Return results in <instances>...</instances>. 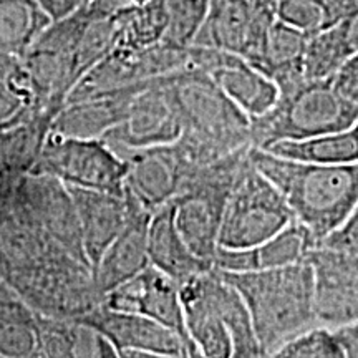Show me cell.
I'll return each instance as SVG.
<instances>
[{
    "label": "cell",
    "instance_id": "6da1fadb",
    "mask_svg": "<svg viewBox=\"0 0 358 358\" xmlns=\"http://www.w3.org/2000/svg\"><path fill=\"white\" fill-rule=\"evenodd\" d=\"M115 12L98 2L52 20L24 53L35 106L60 113L80 80L111 52Z\"/></svg>",
    "mask_w": 358,
    "mask_h": 358
},
{
    "label": "cell",
    "instance_id": "f1b7e54d",
    "mask_svg": "<svg viewBox=\"0 0 358 358\" xmlns=\"http://www.w3.org/2000/svg\"><path fill=\"white\" fill-rule=\"evenodd\" d=\"M275 17L307 35L320 32L337 22L330 0H275Z\"/></svg>",
    "mask_w": 358,
    "mask_h": 358
},
{
    "label": "cell",
    "instance_id": "5bb4252c",
    "mask_svg": "<svg viewBox=\"0 0 358 358\" xmlns=\"http://www.w3.org/2000/svg\"><path fill=\"white\" fill-rule=\"evenodd\" d=\"M315 284L319 325L337 330L358 324V256L317 245L307 259Z\"/></svg>",
    "mask_w": 358,
    "mask_h": 358
},
{
    "label": "cell",
    "instance_id": "836d02e7",
    "mask_svg": "<svg viewBox=\"0 0 358 358\" xmlns=\"http://www.w3.org/2000/svg\"><path fill=\"white\" fill-rule=\"evenodd\" d=\"M334 85L343 96L358 105V53L337 71Z\"/></svg>",
    "mask_w": 358,
    "mask_h": 358
},
{
    "label": "cell",
    "instance_id": "ba28073f",
    "mask_svg": "<svg viewBox=\"0 0 358 358\" xmlns=\"http://www.w3.org/2000/svg\"><path fill=\"white\" fill-rule=\"evenodd\" d=\"M295 221L297 219L279 187L250 159L224 209L219 248H256Z\"/></svg>",
    "mask_w": 358,
    "mask_h": 358
},
{
    "label": "cell",
    "instance_id": "8992f818",
    "mask_svg": "<svg viewBox=\"0 0 358 358\" xmlns=\"http://www.w3.org/2000/svg\"><path fill=\"white\" fill-rule=\"evenodd\" d=\"M252 122V145L267 148L342 131L358 123V105L335 88L332 80L303 78L279 92L275 105Z\"/></svg>",
    "mask_w": 358,
    "mask_h": 358
},
{
    "label": "cell",
    "instance_id": "d6986e66",
    "mask_svg": "<svg viewBox=\"0 0 358 358\" xmlns=\"http://www.w3.org/2000/svg\"><path fill=\"white\" fill-rule=\"evenodd\" d=\"M57 115V111L34 106L17 122L0 128V196L32 173Z\"/></svg>",
    "mask_w": 358,
    "mask_h": 358
},
{
    "label": "cell",
    "instance_id": "d590c367",
    "mask_svg": "<svg viewBox=\"0 0 358 358\" xmlns=\"http://www.w3.org/2000/svg\"><path fill=\"white\" fill-rule=\"evenodd\" d=\"M357 7H358V0H332V8L335 13V20L337 22ZM337 22H335V24H337Z\"/></svg>",
    "mask_w": 358,
    "mask_h": 358
},
{
    "label": "cell",
    "instance_id": "52a82bcc",
    "mask_svg": "<svg viewBox=\"0 0 358 358\" xmlns=\"http://www.w3.org/2000/svg\"><path fill=\"white\" fill-rule=\"evenodd\" d=\"M250 148L199 164L181 194L173 201L179 234L196 256L209 264L214 262L219 248L224 209L236 182L250 163Z\"/></svg>",
    "mask_w": 358,
    "mask_h": 358
},
{
    "label": "cell",
    "instance_id": "f546056e",
    "mask_svg": "<svg viewBox=\"0 0 358 358\" xmlns=\"http://www.w3.org/2000/svg\"><path fill=\"white\" fill-rule=\"evenodd\" d=\"M267 358H347V355L334 330L319 325L289 340Z\"/></svg>",
    "mask_w": 358,
    "mask_h": 358
},
{
    "label": "cell",
    "instance_id": "277c9868",
    "mask_svg": "<svg viewBox=\"0 0 358 358\" xmlns=\"http://www.w3.org/2000/svg\"><path fill=\"white\" fill-rule=\"evenodd\" d=\"M221 275L243 297L266 358L289 340L319 327L308 261L243 274L221 272Z\"/></svg>",
    "mask_w": 358,
    "mask_h": 358
},
{
    "label": "cell",
    "instance_id": "cb8c5ba5",
    "mask_svg": "<svg viewBox=\"0 0 358 358\" xmlns=\"http://www.w3.org/2000/svg\"><path fill=\"white\" fill-rule=\"evenodd\" d=\"M308 37L306 32L275 20L267 35L261 62L256 69L279 87V92L303 80V58Z\"/></svg>",
    "mask_w": 358,
    "mask_h": 358
},
{
    "label": "cell",
    "instance_id": "d4e9b609",
    "mask_svg": "<svg viewBox=\"0 0 358 358\" xmlns=\"http://www.w3.org/2000/svg\"><path fill=\"white\" fill-rule=\"evenodd\" d=\"M261 150L303 163L353 164L358 163V123L342 131L299 141H279Z\"/></svg>",
    "mask_w": 358,
    "mask_h": 358
},
{
    "label": "cell",
    "instance_id": "30bf717a",
    "mask_svg": "<svg viewBox=\"0 0 358 358\" xmlns=\"http://www.w3.org/2000/svg\"><path fill=\"white\" fill-rule=\"evenodd\" d=\"M275 20V0H211L194 45L234 53L257 66Z\"/></svg>",
    "mask_w": 358,
    "mask_h": 358
},
{
    "label": "cell",
    "instance_id": "8d00e7d4",
    "mask_svg": "<svg viewBox=\"0 0 358 358\" xmlns=\"http://www.w3.org/2000/svg\"><path fill=\"white\" fill-rule=\"evenodd\" d=\"M2 287H7V284H6V280H3L2 274H0V289H2Z\"/></svg>",
    "mask_w": 358,
    "mask_h": 358
},
{
    "label": "cell",
    "instance_id": "d6a6232c",
    "mask_svg": "<svg viewBox=\"0 0 358 358\" xmlns=\"http://www.w3.org/2000/svg\"><path fill=\"white\" fill-rule=\"evenodd\" d=\"M38 2L40 6L47 10L48 15L52 17V20H58L62 19V17L70 15L71 12L78 10V8H82L85 6H90V3L93 2L101 3L103 7L116 12L118 8L131 3L133 0H38Z\"/></svg>",
    "mask_w": 358,
    "mask_h": 358
},
{
    "label": "cell",
    "instance_id": "484cf974",
    "mask_svg": "<svg viewBox=\"0 0 358 358\" xmlns=\"http://www.w3.org/2000/svg\"><path fill=\"white\" fill-rule=\"evenodd\" d=\"M50 24L38 0H0V52L24 55Z\"/></svg>",
    "mask_w": 358,
    "mask_h": 358
},
{
    "label": "cell",
    "instance_id": "7402d4cb",
    "mask_svg": "<svg viewBox=\"0 0 358 358\" xmlns=\"http://www.w3.org/2000/svg\"><path fill=\"white\" fill-rule=\"evenodd\" d=\"M151 216L153 214L146 209L134 214L93 268V279L101 299L151 266L148 254V227Z\"/></svg>",
    "mask_w": 358,
    "mask_h": 358
},
{
    "label": "cell",
    "instance_id": "44dd1931",
    "mask_svg": "<svg viewBox=\"0 0 358 358\" xmlns=\"http://www.w3.org/2000/svg\"><path fill=\"white\" fill-rule=\"evenodd\" d=\"M146 83L128 85L83 100L66 103L53 120L52 131L71 138L100 140L123 122L134 95Z\"/></svg>",
    "mask_w": 358,
    "mask_h": 358
},
{
    "label": "cell",
    "instance_id": "e0dca14e",
    "mask_svg": "<svg viewBox=\"0 0 358 358\" xmlns=\"http://www.w3.org/2000/svg\"><path fill=\"white\" fill-rule=\"evenodd\" d=\"M69 187L77 204L85 252L92 264V268H95L106 248L127 227L134 214L143 208L127 191L110 192L73 186Z\"/></svg>",
    "mask_w": 358,
    "mask_h": 358
},
{
    "label": "cell",
    "instance_id": "e575fe53",
    "mask_svg": "<svg viewBox=\"0 0 358 358\" xmlns=\"http://www.w3.org/2000/svg\"><path fill=\"white\" fill-rule=\"evenodd\" d=\"M347 358H358V324L340 327L334 330Z\"/></svg>",
    "mask_w": 358,
    "mask_h": 358
},
{
    "label": "cell",
    "instance_id": "4dcf8cb0",
    "mask_svg": "<svg viewBox=\"0 0 358 358\" xmlns=\"http://www.w3.org/2000/svg\"><path fill=\"white\" fill-rule=\"evenodd\" d=\"M337 43L340 53L348 62L358 53V7L343 15L337 24L327 27Z\"/></svg>",
    "mask_w": 358,
    "mask_h": 358
},
{
    "label": "cell",
    "instance_id": "8fae6325",
    "mask_svg": "<svg viewBox=\"0 0 358 358\" xmlns=\"http://www.w3.org/2000/svg\"><path fill=\"white\" fill-rule=\"evenodd\" d=\"M3 196L22 206L66 252L92 267L85 252L77 204L65 182L43 174H27Z\"/></svg>",
    "mask_w": 358,
    "mask_h": 358
},
{
    "label": "cell",
    "instance_id": "ffe728a7",
    "mask_svg": "<svg viewBox=\"0 0 358 358\" xmlns=\"http://www.w3.org/2000/svg\"><path fill=\"white\" fill-rule=\"evenodd\" d=\"M317 239L303 224L295 221L266 243L249 249L217 248L213 266L219 272L243 274V272L267 271L306 262Z\"/></svg>",
    "mask_w": 358,
    "mask_h": 358
},
{
    "label": "cell",
    "instance_id": "5b68a950",
    "mask_svg": "<svg viewBox=\"0 0 358 358\" xmlns=\"http://www.w3.org/2000/svg\"><path fill=\"white\" fill-rule=\"evenodd\" d=\"M189 352L198 358H266L239 292L216 268L181 285Z\"/></svg>",
    "mask_w": 358,
    "mask_h": 358
},
{
    "label": "cell",
    "instance_id": "603a6c76",
    "mask_svg": "<svg viewBox=\"0 0 358 358\" xmlns=\"http://www.w3.org/2000/svg\"><path fill=\"white\" fill-rule=\"evenodd\" d=\"M148 254H150L151 266L171 277L179 284V287L213 268V264L196 256L179 234L174 224L173 203L158 209L150 219Z\"/></svg>",
    "mask_w": 358,
    "mask_h": 358
},
{
    "label": "cell",
    "instance_id": "2e32d148",
    "mask_svg": "<svg viewBox=\"0 0 358 358\" xmlns=\"http://www.w3.org/2000/svg\"><path fill=\"white\" fill-rule=\"evenodd\" d=\"M101 303L115 310L140 313L159 322L185 340L189 350L181 287L156 267L150 266L131 280L111 290L103 297Z\"/></svg>",
    "mask_w": 358,
    "mask_h": 358
},
{
    "label": "cell",
    "instance_id": "9a60e30c",
    "mask_svg": "<svg viewBox=\"0 0 358 358\" xmlns=\"http://www.w3.org/2000/svg\"><path fill=\"white\" fill-rule=\"evenodd\" d=\"M189 66L206 71L250 120L266 115L279 98V87L234 53L192 45Z\"/></svg>",
    "mask_w": 358,
    "mask_h": 358
},
{
    "label": "cell",
    "instance_id": "ac0fdd59",
    "mask_svg": "<svg viewBox=\"0 0 358 358\" xmlns=\"http://www.w3.org/2000/svg\"><path fill=\"white\" fill-rule=\"evenodd\" d=\"M93 332L100 334L120 350H143L158 355H178L186 347L185 340L161 325L159 322L148 319L133 312L115 310L100 303L80 320Z\"/></svg>",
    "mask_w": 358,
    "mask_h": 358
},
{
    "label": "cell",
    "instance_id": "4fadbf2b",
    "mask_svg": "<svg viewBox=\"0 0 358 358\" xmlns=\"http://www.w3.org/2000/svg\"><path fill=\"white\" fill-rule=\"evenodd\" d=\"M181 120L161 88L159 78H155L134 95L123 122L101 140L127 161L128 156L138 151L171 145L181 138Z\"/></svg>",
    "mask_w": 358,
    "mask_h": 358
},
{
    "label": "cell",
    "instance_id": "1f68e13d",
    "mask_svg": "<svg viewBox=\"0 0 358 358\" xmlns=\"http://www.w3.org/2000/svg\"><path fill=\"white\" fill-rule=\"evenodd\" d=\"M319 245L345 250V252L357 254L358 256V204L348 217L335 229L332 234L327 236Z\"/></svg>",
    "mask_w": 358,
    "mask_h": 358
},
{
    "label": "cell",
    "instance_id": "3957f363",
    "mask_svg": "<svg viewBox=\"0 0 358 358\" xmlns=\"http://www.w3.org/2000/svg\"><path fill=\"white\" fill-rule=\"evenodd\" d=\"M250 159L284 194L295 219L322 243L358 204V163L315 164L252 146Z\"/></svg>",
    "mask_w": 358,
    "mask_h": 358
},
{
    "label": "cell",
    "instance_id": "9c48e42d",
    "mask_svg": "<svg viewBox=\"0 0 358 358\" xmlns=\"http://www.w3.org/2000/svg\"><path fill=\"white\" fill-rule=\"evenodd\" d=\"M128 164L105 140L50 133L30 174L60 179L66 186L124 192Z\"/></svg>",
    "mask_w": 358,
    "mask_h": 358
},
{
    "label": "cell",
    "instance_id": "7a4b0ae2",
    "mask_svg": "<svg viewBox=\"0 0 358 358\" xmlns=\"http://www.w3.org/2000/svg\"><path fill=\"white\" fill-rule=\"evenodd\" d=\"M181 120L179 140L196 163L226 158L252 145V122L208 73L187 66L159 78Z\"/></svg>",
    "mask_w": 358,
    "mask_h": 358
},
{
    "label": "cell",
    "instance_id": "7c38bea8",
    "mask_svg": "<svg viewBox=\"0 0 358 358\" xmlns=\"http://www.w3.org/2000/svg\"><path fill=\"white\" fill-rule=\"evenodd\" d=\"M127 164L124 191L151 214L173 203L199 166L181 140L133 153Z\"/></svg>",
    "mask_w": 358,
    "mask_h": 358
},
{
    "label": "cell",
    "instance_id": "83f0119b",
    "mask_svg": "<svg viewBox=\"0 0 358 358\" xmlns=\"http://www.w3.org/2000/svg\"><path fill=\"white\" fill-rule=\"evenodd\" d=\"M211 0H164L168 29L164 43L176 48H189L208 19Z\"/></svg>",
    "mask_w": 358,
    "mask_h": 358
},
{
    "label": "cell",
    "instance_id": "4316f807",
    "mask_svg": "<svg viewBox=\"0 0 358 358\" xmlns=\"http://www.w3.org/2000/svg\"><path fill=\"white\" fill-rule=\"evenodd\" d=\"M37 103L24 55L0 52V128L25 115Z\"/></svg>",
    "mask_w": 358,
    "mask_h": 358
}]
</instances>
